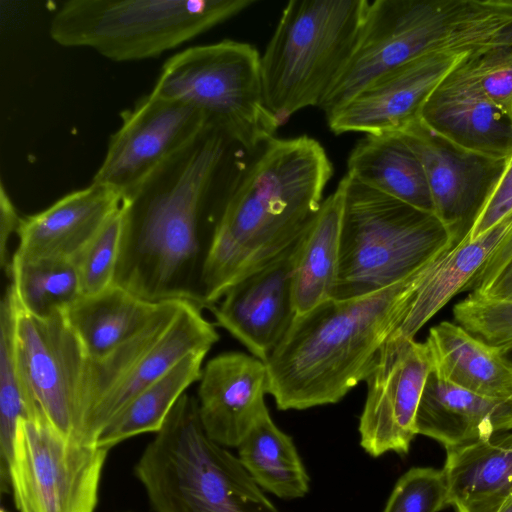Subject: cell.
Segmentation results:
<instances>
[{
    "label": "cell",
    "instance_id": "cell-1",
    "mask_svg": "<svg viewBox=\"0 0 512 512\" xmlns=\"http://www.w3.org/2000/svg\"><path fill=\"white\" fill-rule=\"evenodd\" d=\"M237 146L212 125L122 199L114 285L152 301L203 309L201 281L212 232L235 174Z\"/></svg>",
    "mask_w": 512,
    "mask_h": 512
},
{
    "label": "cell",
    "instance_id": "cell-2",
    "mask_svg": "<svg viewBox=\"0 0 512 512\" xmlns=\"http://www.w3.org/2000/svg\"><path fill=\"white\" fill-rule=\"evenodd\" d=\"M235 174L207 250L203 308L293 245L320 210L333 165L314 138H272Z\"/></svg>",
    "mask_w": 512,
    "mask_h": 512
},
{
    "label": "cell",
    "instance_id": "cell-3",
    "mask_svg": "<svg viewBox=\"0 0 512 512\" xmlns=\"http://www.w3.org/2000/svg\"><path fill=\"white\" fill-rule=\"evenodd\" d=\"M432 265L378 291L332 298L297 315L264 362L268 394L278 409L335 404L365 381L381 347L402 325L415 290Z\"/></svg>",
    "mask_w": 512,
    "mask_h": 512
},
{
    "label": "cell",
    "instance_id": "cell-4",
    "mask_svg": "<svg viewBox=\"0 0 512 512\" xmlns=\"http://www.w3.org/2000/svg\"><path fill=\"white\" fill-rule=\"evenodd\" d=\"M511 25L512 9L494 0L372 1L319 107L329 116L379 75L422 55L494 47Z\"/></svg>",
    "mask_w": 512,
    "mask_h": 512
},
{
    "label": "cell",
    "instance_id": "cell-5",
    "mask_svg": "<svg viewBox=\"0 0 512 512\" xmlns=\"http://www.w3.org/2000/svg\"><path fill=\"white\" fill-rule=\"evenodd\" d=\"M335 299L366 295L402 281L458 244L434 213L368 188L347 173Z\"/></svg>",
    "mask_w": 512,
    "mask_h": 512
},
{
    "label": "cell",
    "instance_id": "cell-6",
    "mask_svg": "<svg viewBox=\"0 0 512 512\" xmlns=\"http://www.w3.org/2000/svg\"><path fill=\"white\" fill-rule=\"evenodd\" d=\"M370 2L292 0L260 57L267 109L279 126L320 106L346 63Z\"/></svg>",
    "mask_w": 512,
    "mask_h": 512
},
{
    "label": "cell",
    "instance_id": "cell-7",
    "mask_svg": "<svg viewBox=\"0 0 512 512\" xmlns=\"http://www.w3.org/2000/svg\"><path fill=\"white\" fill-rule=\"evenodd\" d=\"M254 0H69L50 20L60 46L115 62L157 57L239 14Z\"/></svg>",
    "mask_w": 512,
    "mask_h": 512
},
{
    "label": "cell",
    "instance_id": "cell-8",
    "mask_svg": "<svg viewBox=\"0 0 512 512\" xmlns=\"http://www.w3.org/2000/svg\"><path fill=\"white\" fill-rule=\"evenodd\" d=\"M260 57L253 45L228 39L192 46L165 61L152 92L188 104L253 152L280 127L264 101Z\"/></svg>",
    "mask_w": 512,
    "mask_h": 512
},
{
    "label": "cell",
    "instance_id": "cell-9",
    "mask_svg": "<svg viewBox=\"0 0 512 512\" xmlns=\"http://www.w3.org/2000/svg\"><path fill=\"white\" fill-rule=\"evenodd\" d=\"M110 449L69 439L46 423L22 419L9 463L18 512H94Z\"/></svg>",
    "mask_w": 512,
    "mask_h": 512
},
{
    "label": "cell",
    "instance_id": "cell-10",
    "mask_svg": "<svg viewBox=\"0 0 512 512\" xmlns=\"http://www.w3.org/2000/svg\"><path fill=\"white\" fill-rule=\"evenodd\" d=\"M13 349L37 422L82 442L87 357L64 312L39 317L26 312L16 300Z\"/></svg>",
    "mask_w": 512,
    "mask_h": 512
},
{
    "label": "cell",
    "instance_id": "cell-11",
    "mask_svg": "<svg viewBox=\"0 0 512 512\" xmlns=\"http://www.w3.org/2000/svg\"><path fill=\"white\" fill-rule=\"evenodd\" d=\"M206 125L203 115L188 104L151 91L122 113L92 182L123 199Z\"/></svg>",
    "mask_w": 512,
    "mask_h": 512
},
{
    "label": "cell",
    "instance_id": "cell-12",
    "mask_svg": "<svg viewBox=\"0 0 512 512\" xmlns=\"http://www.w3.org/2000/svg\"><path fill=\"white\" fill-rule=\"evenodd\" d=\"M431 367L425 342L395 333L381 347L365 379L367 397L359 419L360 445L367 454L408 453Z\"/></svg>",
    "mask_w": 512,
    "mask_h": 512
},
{
    "label": "cell",
    "instance_id": "cell-13",
    "mask_svg": "<svg viewBox=\"0 0 512 512\" xmlns=\"http://www.w3.org/2000/svg\"><path fill=\"white\" fill-rule=\"evenodd\" d=\"M397 133L423 166L435 215L462 240L510 159L465 150L434 132L420 118Z\"/></svg>",
    "mask_w": 512,
    "mask_h": 512
},
{
    "label": "cell",
    "instance_id": "cell-14",
    "mask_svg": "<svg viewBox=\"0 0 512 512\" xmlns=\"http://www.w3.org/2000/svg\"><path fill=\"white\" fill-rule=\"evenodd\" d=\"M472 53H429L379 75L326 117L329 129L336 135L399 132L420 118L434 89Z\"/></svg>",
    "mask_w": 512,
    "mask_h": 512
},
{
    "label": "cell",
    "instance_id": "cell-15",
    "mask_svg": "<svg viewBox=\"0 0 512 512\" xmlns=\"http://www.w3.org/2000/svg\"><path fill=\"white\" fill-rule=\"evenodd\" d=\"M299 239L275 259L235 283L208 308L217 326L263 362L297 316L292 275Z\"/></svg>",
    "mask_w": 512,
    "mask_h": 512
},
{
    "label": "cell",
    "instance_id": "cell-16",
    "mask_svg": "<svg viewBox=\"0 0 512 512\" xmlns=\"http://www.w3.org/2000/svg\"><path fill=\"white\" fill-rule=\"evenodd\" d=\"M268 371L259 358L238 351L221 353L203 367L197 390L206 434L224 447H238L267 410Z\"/></svg>",
    "mask_w": 512,
    "mask_h": 512
},
{
    "label": "cell",
    "instance_id": "cell-17",
    "mask_svg": "<svg viewBox=\"0 0 512 512\" xmlns=\"http://www.w3.org/2000/svg\"><path fill=\"white\" fill-rule=\"evenodd\" d=\"M468 58L434 89L421 110L420 119L434 132L465 150L510 159L512 116L480 91L468 70Z\"/></svg>",
    "mask_w": 512,
    "mask_h": 512
},
{
    "label": "cell",
    "instance_id": "cell-18",
    "mask_svg": "<svg viewBox=\"0 0 512 512\" xmlns=\"http://www.w3.org/2000/svg\"><path fill=\"white\" fill-rule=\"evenodd\" d=\"M121 206L118 193L93 182L70 192L48 208L22 218L11 261L73 262Z\"/></svg>",
    "mask_w": 512,
    "mask_h": 512
},
{
    "label": "cell",
    "instance_id": "cell-19",
    "mask_svg": "<svg viewBox=\"0 0 512 512\" xmlns=\"http://www.w3.org/2000/svg\"><path fill=\"white\" fill-rule=\"evenodd\" d=\"M219 340L202 308L185 302L164 334L138 359L90 415L83 443L97 444L108 423L142 390L162 377L187 355L209 352Z\"/></svg>",
    "mask_w": 512,
    "mask_h": 512
},
{
    "label": "cell",
    "instance_id": "cell-20",
    "mask_svg": "<svg viewBox=\"0 0 512 512\" xmlns=\"http://www.w3.org/2000/svg\"><path fill=\"white\" fill-rule=\"evenodd\" d=\"M416 431L446 449L490 440L497 432L512 431V400L471 392L431 367L417 410Z\"/></svg>",
    "mask_w": 512,
    "mask_h": 512
},
{
    "label": "cell",
    "instance_id": "cell-21",
    "mask_svg": "<svg viewBox=\"0 0 512 512\" xmlns=\"http://www.w3.org/2000/svg\"><path fill=\"white\" fill-rule=\"evenodd\" d=\"M446 450L449 505L457 512H504L512 500V431Z\"/></svg>",
    "mask_w": 512,
    "mask_h": 512
},
{
    "label": "cell",
    "instance_id": "cell-22",
    "mask_svg": "<svg viewBox=\"0 0 512 512\" xmlns=\"http://www.w3.org/2000/svg\"><path fill=\"white\" fill-rule=\"evenodd\" d=\"M168 301L152 302L112 285L81 296L64 315L88 360L102 359L146 329Z\"/></svg>",
    "mask_w": 512,
    "mask_h": 512
},
{
    "label": "cell",
    "instance_id": "cell-23",
    "mask_svg": "<svg viewBox=\"0 0 512 512\" xmlns=\"http://www.w3.org/2000/svg\"><path fill=\"white\" fill-rule=\"evenodd\" d=\"M432 369L445 380L490 398L512 400V366L497 347L443 321L425 341Z\"/></svg>",
    "mask_w": 512,
    "mask_h": 512
},
{
    "label": "cell",
    "instance_id": "cell-24",
    "mask_svg": "<svg viewBox=\"0 0 512 512\" xmlns=\"http://www.w3.org/2000/svg\"><path fill=\"white\" fill-rule=\"evenodd\" d=\"M344 188L336 190L320 207L298 242L292 275V297L297 315L334 297L340 260Z\"/></svg>",
    "mask_w": 512,
    "mask_h": 512
},
{
    "label": "cell",
    "instance_id": "cell-25",
    "mask_svg": "<svg viewBox=\"0 0 512 512\" xmlns=\"http://www.w3.org/2000/svg\"><path fill=\"white\" fill-rule=\"evenodd\" d=\"M347 167L360 184L434 213L423 166L397 132L366 134L351 151Z\"/></svg>",
    "mask_w": 512,
    "mask_h": 512
},
{
    "label": "cell",
    "instance_id": "cell-26",
    "mask_svg": "<svg viewBox=\"0 0 512 512\" xmlns=\"http://www.w3.org/2000/svg\"><path fill=\"white\" fill-rule=\"evenodd\" d=\"M512 229V212L480 237L463 238L427 271L412 297L397 334L414 338L416 333L483 267Z\"/></svg>",
    "mask_w": 512,
    "mask_h": 512
},
{
    "label": "cell",
    "instance_id": "cell-27",
    "mask_svg": "<svg viewBox=\"0 0 512 512\" xmlns=\"http://www.w3.org/2000/svg\"><path fill=\"white\" fill-rule=\"evenodd\" d=\"M238 458L256 482L281 499L304 497L310 478L292 437L265 410L239 444Z\"/></svg>",
    "mask_w": 512,
    "mask_h": 512
},
{
    "label": "cell",
    "instance_id": "cell-28",
    "mask_svg": "<svg viewBox=\"0 0 512 512\" xmlns=\"http://www.w3.org/2000/svg\"><path fill=\"white\" fill-rule=\"evenodd\" d=\"M206 355L207 352L187 355L142 390L108 423L99 435L97 444L111 449L133 436L159 431L187 388L200 380Z\"/></svg>",
    "mask_w": 512,
    "mask_h": 512
},
{
    "label": "cell",
    "instance_id": "cell-29",
    "mask_svg": "<svg viewBox=\"0 0 512 512\" xmlns=\"http://www.w3.org/2000/svg\"><path fill=\"white\" fill-rule=\"evenodd\" d=\"M7 275L19 306L35 316L64 312L82 296L76 266L69 260L11 261Z\"/></svg>",
    "mask_w": 512,
    "mask_h": 512
},
{
    "label": "cell",
    "instance_id": "cell-30",
    "mask_svg": "<svg viewBox=\"0 0 512 512\" xmlns=\"http://www.w3.org/2000/svg\"><path fill=\"white\" fill-rule=\"evenodd\" d=\"M16 299L7 286L0 306V490L10 489L9 463L13 441L20 420L37 422L23 390L13 349Z\"/></svg>",
    "mask_w": 512,
    "mask_h": 512
},
{
    "label": "cell",
    "instance_id": "cell-31",
    "mask_svg": "<svg viewBox=\"0 0 512 512\" xmlns=\"http://www.w3.org/2000/svg\"><path fill=\"white\" fill-rule=\"evenodd\" d=\"M123 229L121 208L114 213L73 260L82 296L99 293L114 284Z\"/></svg>",
    "mask_w": 512,
    "mask_h": 512
},
{
    "label": "cell",
    "instance_id": "cell-32",
    "mask_svg": "<svg viewBox=\"0 0 512 512\" xmlns=\"http://www.w3.org/2000/svg\"><path fill=\"white\" fill-rule=\"evenodd\" d=\"M453 314L462 328L490 346L512 342V299L471 292L454 306Z\"/></svg>",
    "mask_w": 512,
    "mask_h": 512
},
{
    "label": "cell",
    "instance_id": "cell-33",
    "mask_svg": "<svg viewBox=\"0 0 512 512\" xmlns=\"http://www.w3.org/2000/svg\"><path fill=\"white\" fill-rule=\"evenodd\" d=\"M447 505L444 470L414 467L398 479L383 512H438Z\"/></svg>",
    "mask_w": 512,
    "mask_h": 512
},
{
    "label": "cell",
    "instance_id": "cell-34",
    "mask_svg": "<svg viewBox=\"0 0 512 512\" xmlns=\"http://www.w3.org/2000/svg\"><path fill=\"white\" fill-rule=\"evenodd\" d=\"M466 64L480 91L512 116V48L494 46L475 52Z\"/></svg>",
    "mask_w": 512,
    "mask_h": 512
},
{
    "label": "cell",
    "instance_id": "cell-35",
    "mask_svg": "<svg viewBox=\"0 0 512 512\" xmlns=\"http://www.w3.org/2000/svg\"><path fill=\"white\" fill-rule=\"evenodd\" d=\"M512 212V157L502 176L487 199L469 233L464 237L473 240L501 222Z\"/></svg>",
    "mask_w": 512,
    "mask_h": 512
},
{
    "label": "cell",
    "instance_id": "cell-36",
    "mask_svg": "<svg viewBox=\"0 0 512 512\" xmlns=\"http://www.w3.org/2000/svg\"><path fill=\"white\" fill-rule=\"evenodd\" d=\"M23 217L17 212L4 184L0 187V263L2 269L8 272L11 259L8 246L13 234L17 235Z\"/></svg>",
    "mask_w": 512,
    "mask_h": 512
},
{
    "label": "cell",
    "instance_id": "cell-37",
    "mask_svg": "<svg viewBox=\"0 0 512 512\" xmlns=\"http://www.w3.org/2000/svg\"><path fill=\"white\" fill-rule=\"evenodd\" d=\"M512 256V229L502 240L465 290L480 292Z\"/></svg>",
    "mask_w": 512,
    "mask_h": 512
},
{
    "label": "cell",
    "instance_id": "cell-38",
    "mask_svg": "<svg viewBox=\"0 0 512 512\" xmlns=\"http://www.w3.org/2000/svg\"><path fill=\"white\" fill-rule=\"evenodd\" d=\"M478 294L490 298L512 299V256Z\"/></svg>",
    "mask_w": 512,
    "mask_h": 512
},
{
    "label": "cell",
    "instance_id": "cell-39",
    "mask_svg": "<svg viewBox=\"0 0 512 512\" xmlns=\"http://www.w3.org/2000/svg\"><path fill=\"white\" fill-rule=\"evenodd\" d=\"M499 5L512 9V0H495ZM496 46L512 48V25L497 39Z\"/></svg>",
    "mask_w": 512,
    "mask_h": 512
},
{
    "label": "cell",
    "instance_id": "cell-40",
    "mask_svg": "<svg viewBox=\"0 0 512 512\" xmlns=\"http://www.w3.org/2000/svg\"><path fill=\"white\" fill-rule=\"evenodd\" d=\"M497 348L506 361L512 366V342Z\"/></svg>",
    "mask_w": 512,
    "mask_h": 512
},
{
    "label": "cell",
    "instance_id": "cell-41",
    "mask_svg": "<svg viewBox=\"0 0 512 512\" xmlns=\"http://www.w3.org/2000/svg\"><path fill=\"white\" fill-rule=\"evenodd\" d=\"M504 512H512V500L508 503Z\"/></svg>",
    "mask_w": 512,
    "mask_h": 512
},
{
    "label": "cell",
    "instance_id": "cell-42",
    "mask_svg": "<svg viewBox=\"0 0 512 512\" xmlns=\"http://www.w3.org/2000/svg\"><path fill=\"white\" fill-rule=\"evenodd\" d=\"M0 512H7V511L4 508H2Z\"/></svg>",
    "mask_w": 512,
    "mask_h": 512
}]
</instances>
